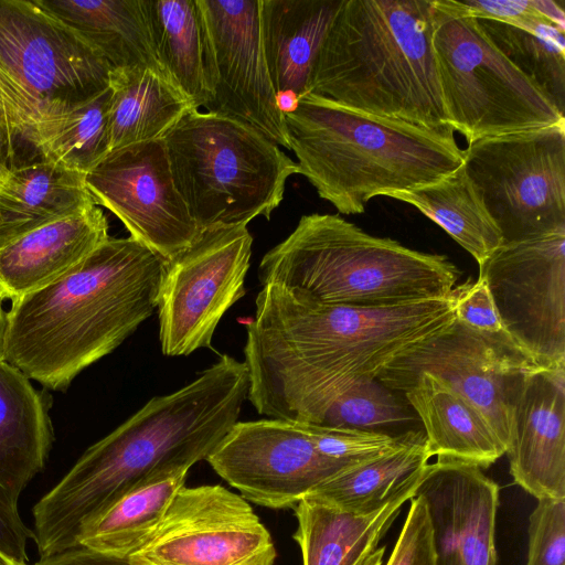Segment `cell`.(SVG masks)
Segmentation results:
<instances>
[{
    "label": "cell",
    "mask_w": 565,
    "mask_h": 565,
    "mask_svg": "<svg viewBox=\"0 0 565 565\" xmlns=\"http://www.w3.org/2000/svg\"><path fill=\"white\" fill-rule=\"evenodd\" d=\"M252 245L244 224L212 226L167 262L157 305L164 355L211 348L220 320L245 296Z\"/></svg>",
    "instance_id": "cell-11"
},
{
    "label": "cell",
    "mask_w": 565,
    "mask_h": 565,
    "mask_svg": "<svg viewBox=\"0 0 565 565\" xmlns=\"http://www.w3.org/2000/svg\"><path fill=\"white\" fill-rule=\"evenodd\" d=\"M284 115L299 173L344 215L364 213L384 192L437 182L465 162L451 128L370 115L313 93Z\"/></svg>",
    "instance_id": "cell-5"
},
{
    "label": "cell",
    "mask_w": 565,
    "mask_h": 565,
    "mask_svg": "<svg viewBox=\"0 0 565 565\" xmlns=\"http://www.w3.org/2000/svg\"><path fill=\"white\" fill-rule=\"evenodd\" d=\"M109 97L108 87L86 102L42 116L23 139L43 160L86 174L110 151Z\"/></svg>",
    "instance_id": "cell-31"
},
{
    "label": "cell",
    "mask_w": 565,
    "mask_h": 565,
    "mask_svg": "<svg viewBox=\"0 0 565 565\" xmlns=\"http://www.w3.org/2000/svg\"><path fill=\"white\" fill-rule=\"evenodd\" d=\"M436 1L441 8L454 14L477 20H492L518 26H533L542 23L554 25L544 15L545 0Z\"/></svg>",
    "instance_id": "cell-37"
},
{
    "label": "cell",
    "mask_w": 565,
    "mask_h": 565,
    "mask_svg": "<svg viewBox=\"0 0 565 565\" xmlns=\"http://www.w3.org/2000/svg\"><path fill=\"white\" fill-rule=\"evenodd\" d=\"M0 68L28 99L33 124L106 90L111 71L95 49L35 0H0Z\"/></svg>",
    "instance_id": "cell-10"
},
{
    "label": "cell",
    "mask_w": 565,
    "mask_h": 565,
    "mask_svg": "<svg viewBox=\"0 0 565 565\" xmlns=\"http://www.w3.org/2000/svg\"><path fill=\"white\" fill-rule=\"evenodd\" d=\"M387 196L415 206L439 225L481 265L503 243L479 189L465 164L444 179L411 190L387 191Z\"/></svg>",
    "instance_id": "cell-29"
},
{
    "label": "cell",
    "mask_w": 565,
    "mask_h": 565,
    "mask_svg": "<svg viewBox=\"0 0 565 565\" xmlns=\"http://www.w3.org/2000/svg\"><path fill=\"white\" fill-rule=\"evenodd\" d=\"M93 204L84 173L43 159L11 167L0 184V243Z\"/></svg>",
    "instance_id": "cell-28"
},
{
    "label": "cell",
    "mask_w": 565,
    "mask_h": 565,
    "mask_svg": "<svg viewBox=\"0 0 565 565\" xmlns=\"http://www.w3.org/2000/svg\"><path fill=\"white\" fill-rule=\"evenodd\" d=\"M399 393L422 423L431 457L486 469L505 455L481 412L437 376L420 373Z\"/></svg>",
    "instance_id": "cell-23"
},
{
    "label": "cell",
    "mask_w": 565,
    "mask_h": 565,
    "mask_svg": "<svg viewBox=\"0 0 565 565\" xmlns=\"http://www.w3.org/2000/svg\"><path fill=\"white\" fill-rule=\"evenodd\" d=\"M166 264L130 236L109 237L60 280L11 301L4 361L65 391L153 313Z\"/></svg>",
    "instance_id": "cell-3"
},
{
    "label": "cell",
    "mask_w": 565,
    "mask_h": 565,
    "mask_svg": "<svg viewBox=\"0 0 565 565\" xmlns=\"http://www.w3.org/2000/svg\"><path fill=\"white\" fill-rule=\"evenodd\" d=\"M175 186L201 231L269 220L299 173L266 137L226 116L193 109L163 137Z\"/></svg>",
    "instance_id": "cell-7"
},
{
    "label": "cell",
    "mask_w": 565,
    "mask_h": 565,
    "mask_svg": "<svg viewBox=\"0 0 565 565\" xmlns=\"http://www.w3.org/2000/svg\"><path fill=\"white\" fill-rule=\"evenodd\" d=\"M479 277L513 343L537 366H565V226L503 243Z\"/></svg>",
    "instance_id": "cell-12"
},
{
    "label": "cell",
    "mask_w": 565,
    "mask_h": 565,
    "mask_svg": "<svg viewBox=\"0 0 565 565\" xmlns=\"http://www.w3.org/2000/svg\"><path fill=\"white\" fill-rule=\"evenodd\" d=\"M35 2L73 29L111 70L141 66L167 75L153 46L143 0Z\"/></svg>",
    "instance_id": "cell-25"
},
{
    "label": "cell",
    "mask_w": 565,
    "mask_h": 565,
    "mask_svg": "<svg viewBox=\"0 0 565 565\" xmlns=\"http://www.w3.org/2000/svg\"><path fill=\"white\" fill-rule=\"evenodd\" d=\"M414 420L419 419L403 394L377 377H363L349 383L331 399L317 425L385 433V428Z\"/></svg>",
    "instance_id": "cell-34"
},
{
    "label": "cell",
    "mask_w": 565,
    "mask_h": 565,
    "mask_svg": "<svg viewBox=\"0 0 565 565\" xmlns=\"http://www.w3.org/2000/svg\"><path fill=\"white\" fill-rule=\"evenodd\" d=\"M529 518L525 565H565V499H541Z\"/></svg>",
    "instance_id": "cell-35"
},
{
    "label": "cell",
    "mask_w": 565,
    "mask_h": 565,
    "mask_svg": "<svg viewBox=\"0 0 565 565\" xmlns=\"http://www.w3.org/2000/svg\"><path fill=\"white\" fill-rule=\"evenodd\" d=\"M433 0H342L308 93L427 128H451L433 46Z\"/></svg>",
    "instance_id": "cell-4"
},
{
    "label": "cell",
    "mask_w": 565,
    "mask_h": 565,
    "mask_svg": "<svg viewBox=\"0 0 565 565\" xmlns=\"http://www.w3.org/2000/svg\"><path fill=\"white\" fill-rule=\"evenodd\" d=\"M205 460L245 500L270 509H294L358 463L324 456L308 424L270 418L237 422Z\"/></svg>",
    "instance_id": "cell-16"
},
{
    "label": "cell",
    "mask_w": 565,
    "mask_h": 565,
    "mask_svg": "<svg viewBox=\"0 0 565 565\" xmlns=\"http://www.w3.org/2000/svg\"><path fill=\"white\" fill-rule=\"evenodd\" d=\"M189 470L164 468L135 483L82 525L76 546L128 557L157 529Z\"/></svg>",
    "instance_id": "cell-27"
},
{
    "label": "cell",
    "mask_w": 565,
    "mask_h": 565,
    "mask_svg": "<svg viewBox=\"0 0 565 565\" xmlns=\"http://www.w3.org/2000/svg\"><path fill=\"white\" fill-rule=\"evenodd\" d=\"M386 565H436L426 501L416 494Z\"/></svg>",
    "instance_id": "cell-38"
},
{
    "label": "cell",
    "mask_w": 565,
    "mask_h": 565,
    "mask_svg": "<svg viewBox=\"0 0 565 565\" xmlns=\"http://www.w3.org/2000/svg\"><path fill=\"white\" fill-rule=\"evenodd\" d=\"M463 158L504 243L565 226V121L479 139Z\"/></svg>",
    "instance_id": "cell-9"
},
{
    "label": "cell",
    "mask_w": 565,
    "mask_h": 565,
    "mask_svg": "<svg viewBox=\"0 0 565 565\" xmlns=\"http://www.w3.org/2000/svg\"><path fill=\"white\" fill-rule=\"evenodd\" d=\"M244 347L247 398L258 414L317 425L349 383L377 377L396 358L455 321L454 296L394 306H326L267 284Z\"/></svg>",
    "instance_id": "cell-1"
},
{
    "label": "cell",
    "mask_w": 565,
    "mask_h": 565,
    "mask_svg": "<svg viewBox=\"0 0 565 565\" xmlns=\"http://www.w3.org/2000/svg\"><path fill=\"white\" fill-rule=\"evenodd\" d=\"M535 367L508 334L479 332L455 319L446 330L396 358L377 380L399 393L420 373L437 376L481 412L508 449L515 401Z\"/></svg>",
    "instance_id": "cell-13"
},
{
    "label": "cell",
    "mask_w": 565,
    "mask_h": 565,
    "mask_svg": "<svg viewBox=\"0 0 565 565\" xmlns=\"http://www.w3.org/2000/svg\"><path fill=\"white\" fill-rule=\"evenodd\" d=\"M269 531L242 495L220 484L183 487L132 565H274Z\"/></svg>",
    "instance_id": "cell-15"
},
{
    "label": "cell",
    "mask_w": 565,
    "mask_h": 565,
    "mask_svg": "<svg viewBox=\"0 0 565 565\" xmlns=\"http://www.w3.org/2000/svg\"><path fill=\"white\" fill-rule=\"evenodd\" d=\"M430 458L424 430L412 429L393 448L347 468L308 497L351 512H372Z\"/></svg>",
    "instance_id": "cell-30"
},
{
    "label": "cell",
    "mask_w": 565,
    "mask_h": 565,
    "mask_svg": "<svg viewBox=\"0 0 565 565\" xmlns=\"http://www.w3.org/2000/svg\"><path fill=\"white\" fill-rule=\"evenodd\" d=\"M433 46L447 116L469 143L564 122L547 95L487 36L478 20L433 0Z\"/></svg>",
    "instance_id": "cell-8"
},
{
    "label": "cell",
    "mask_w": 565,
    "mask_h": 565,
    "mask_svg": "<svg viewBox=\"0 0 565 565\" xmlns=\"http://www.w3.org/2000/svg\"><path fill=\"white\" fill-rule=\"evenodd\" d=\"M108 238L106 216L93 204L0 243V298L13 301L60 280Z\"/></svg>",
    "instance_id": "cell-21"
},
{
    "label": "cell",
    "mask_w": 565,
    "mask_h": 565,
    "mask_svg": "<svg viewBox=\"0 0 565 565\" xmlns=\"http://www.w3.org/2000/svg\"><path fill=\"white\" fill-rule=\"evenodd\" d=\"M258 276L263 286L316 303L382 307L448 297L460 271L446 255L371 235L338 214L312 213L264 255Z\"/></svg>",
    "instance_id": "cell-6"
},
{
    "label": "cell",
    "mask_w": 565,
    "mask_h": 565,
    "mask_svg": "<svg viewBox=\"0 0 565 565\" xmlns=\"http://www.w3.org/2000/svg\"><path fill=\"white\" fill-rule=\"evenodd\" d=\"M342 0H260L264 54L276 94L308 93L318 53Z\"/></svg>",
    "instance_id": "cell-24"
},
{
    "label": "cell",
    "mask_w": 565,
    "mask_h": 565,
    "mask_svg": "<svg viewBox=\"0 0 565 565\" xmlns=\"http://www.w3.org/2000/svg\"><path fill=\"white\" fill-rule=\"evenodd\" d=\"M455 319L479 332L508 334L483 278L467 280L452 290Z\"/></svg>",
    "instance_id": "cell-39"
},
{
    "label": "cell",
    "mask_w": 565,
    "mask_h": 565,
    "mask_svg": "<svg viewBox=\"0 0 565 565\" xmlns=\"http://www.w3.org/2000/svg\"><path fill=\"white\" fill-rule=\"evenodd\" d=\"M157 56L169 78L199 109L209 100L195 0H143Z\"/></svg>",
    "instance_id": "cell-32"
},
{
    "label": "cell",
    "mask_w": 565,
    "mask_h": 565,
    "mask_svg": "<svg viewBox=\"0 0 565 565\" xmlns=\"http://www.w3.org/2000/svg\"><path fill=\"white\" fill-rule=\"evenodd\" d=\"M247 393L245 362L223 354L87 448L33 508L40 558L77 547L82 525L147 476L205 460L238 422Z\"/></svg>",
    "instance_id": "cell-2"
},
{
    "label": "cell",
    "mask_w": 565,
    "mask_h": 565,
    "mask_svg": "<svg viewBox=\"0 0 565 565\" xmlns=\"http://www.w3.org/2000/svg\"><path fill=\"white\" fill-rule=\"evenodd\" d=\"M478 22L491 42L565 115V32L544 23Z\"/></svg>",
    "instance_id": "cell-33"
},
{
    "label": "cell",
    "mask_w": 565,
    "mask_h": 565,
    "mask_svg": "<svg viewBox=\"0 0 565 565\" xmlns=\"http://www.w3.org/2000/svg\"><path fill=\"white\" fill-rule=\"evenodd\" d=\"M6 331H7V311L3 309V300L0 298V363L4 362Z\"/></svg>",
    "instance_id": "cell-43"
},
{
    "label": "cell",
    "mask_w": 565,
    "mask_h": 565,
    "mask_svg": "<svg viewBox=\"0 0 565 565\" xmlns=\"http://www.w3.org/2000/svg\"><path fill=\"white\" fill-rule=\"evenodd\" d=\"M13 139L14 136L0 114V163L11 169L10 160L13 154Z\"/></svg>",
    "instance_id": "cell-42"
},
{
    "label": "cell",
    "mask_w": 565,
    "mask_h": 565,
    "mask_svg": "<svg viewBox=\"0 0 565 565\" xmlns=\"http://www.w3.org/2000/svg\"><path fill=\"white\" fill-rule=\"evenodd\" d=\"M0 565H18L0 553Z\"/></svg>",
    "instance_id": "cell-45"
},
{
    "label": "cell",
    "mask_w": 565,
    "mask_h": 565,
    "mask_svg": "<svg viewBox=\"0 0 565 565\" xmlns=\"http://www.w3.org/2000/svg\"><path fill=\"white\" fill-rule=\"evenodd\" d=\"M34 565H132L128 557L99 553L77 546L50 557L40 558Z\"/></svg>",
    "instance_id": "cell-41"
},
{
    "label": "cell",
    "mask_w": 565,
    "mask_h": 565,
    "mask_svg": "<svg viewBox=\"0 0 565 565\" xmlns=\"http://www.w3.org/2000/svg\"><path fill=\"white\" fill-rule=\"evenodd\" d=\"M0 114L13 136L23 138L34 120L33 110L12 79L0 68Z\"/></svg>",
    "instance_id": "cell-40"
},
{
    "label": "cell",
    "mask_w": 565,
    "mask_h": 565,
    "mask_svg": "<svg viewBox=\"0 0 565 565\" xmlns=\"http://www.w3.org/2000/svg\"><path fill=\"white\" fill-rule=\"evenodd\" d=\"M54 435L47 403L20 371L0 363V553L29 565L33 532L24 524L19 499L46 463Z\"/></svg>",
    "instance_id": "cell-18"
},
{
    "label": "cell",
    "mask_w": 565,
    "mask_h": 565,
    "mask_svg": "<svg viewBox=\"0 0 565 565\" xmlns=\"http://www.w3.org/2000/svg\"><path fill=\"white\" fill-rule=\"evenodd\" d=\"M108 87L110 151L163 139L183 116L196 109L166 74L150 67L113 68Z\"/></svg>",
    "instance_id": "cell-26"
},
{
    "label": "cell",
    "mask_w": 565,
    "mask_h": 565,
    "mask_svg": "<svg viewBox=\"0 0 565 565\" xmlns=\"http://www.w3.org/2000/svg\"><path fill=\"white\" fill-rule=\"evenodd\" d=\"M424 468L372 512L347 511L312 497L301 499L294 507L298 522L294 539L302 565H382L385 546L379 543L403 504L415 497Z\"/></svg>",
    "instance_id": "cell-22"
},
{
    "label": "cell",
    "mask_w": 565,
    "mask_h": 565,
    "mask_svg": "<svg viewBox=\"0 0 565 565\" xmlns=\"http://www.w3.org/2000/svg\"><path fill=\"white\" fill-rule=\"evenodd\" d=\"M308 425L324 456L347 462H360L377 456L396 446L405 434L393 436L373 430Z\"/></svg>",
    "instance_id": "cell-36"
},
{
    "label": "cell",
    "mask_w": 565,
    "mask_h": 565,
    "mask_svg": "<svg viewBox=\"0 0 565 565\" xmlns=\"http://www.w3.org/2000/svg\"><path fill=\"white\" fill-rule=\"evenodd\" d=\"M499 491L475 465L443 459L426 465L415 495L427 504L436 565H497Z\"/></svg>",
    "instance_id": "cell-19"
},
{
    "label": "cell",
    "mask_w": 565,
    "mask_h": 565,
    "mask_svg": "<svg viewBox=\"0 0 565 565\" xmlns=\"http://www.w3.org/2000/svg\"><path fill=\"white\" fill-rule=\"evenodd\" d=\"M505 455L514 483L532 497L565 499V366L526 374Z\"/></svg>",
    "instance_id": "cell-20"
},
{
    "label": "cell",
    "mask_w": 565,
    "mask_h": 565,
    "mask_svg": "<svg viewBox=\"0 0 565 565\" xmlns=\"http://www.w3.org/2000/svg\"><path fill=\"white\" fill-rule=\"evenodd\" d=\"M9 168H7L6 166H3L2 163H0V184L3 182V180L6 179L8 172H9Z\"/></svg>",
    "instance_id": "cell-44"
},
{
    "label": "cell",
    "mask_w": 565,
    "mask_h": 565,
    "mask_svg": "<svg viewBox=\"0 0 565 565\" xmlns=\"http://www.w3.org/2000/svg\"><path fill=\"white\" fill-rule=\"evenodd\" d=\"M85 184L96 205L166 262L201 233L175 186L162 139L111 150L85 174Z\"/></svg>",
    "instance_id": "cell-17"
},
{
    "label": "cell",
    "mask_w": 565,
    "mask_h": 565,
    "mask_svg": "<svg viewBox=\"0 0 565 565\" xmlns=\"http://www.w3.org/2000/svg\"><path fill=\"white\" fill-rule=\"evenodd\" d=\"M210 113L230 117L289 149L285 115L268 72L260 0H195Z\"/></svg>",
    "instance_id": "cell-14"
}]
</instances>
